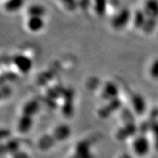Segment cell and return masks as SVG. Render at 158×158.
I'll return each instance as SVG.
<instances>
[{
  "instance_id": "1",
  "label": "cell",
  "mask_w": 158,
  "mask_h": 158,
  "mask_svg": "<svg viewBox=\"0 0 158 158\" xmlns=\"http://www.w3.org/2000/svg\"><path fill=\"white\" fill-rule=\"evenodd\" d=\"M129 152L135 157L143 158L148 155L150 152V142L145 135L139 134L131 138Z\"/></svg>"
},
{
  "instance_id": "2",
  "label": "cell",
  "mask_w": 158,
  "mask_h": 158,
  "mask_svg": "<svg viewBox=\"0 0 158 158\" xmlns=\"http://www.w3.org/2000/svg\"><path fill=\"white\" fill-rule=\"evenodd\" d=\"M25 27L31 33H39L45 27L44 17L27 16L25 21Z\"/></svg>"
},
{
  "instance_id": "3",
  "label": "cell",
  "mask_w": 158,
  "mask_h": 158,
  "mask_svg": "<svg viewBox=\"0 0 158 158\" xmlns=\"http://www.w3.org/2000/svg\"><path fill=\"white\" fill-rule=\"evenodd\" d=\"M25 0H5L2 8L7 13H15L23 8Z\"/></svg>"
},
{
  "instance_id": "4",
  "label": "cell",
  "mask_w": 158,
  "mask_h": 158,
  "mask_svg": "<svg viewBox=\"0 0 158 158\" xmlns=\"http://www.w3.org/2000/svg\"><path fill=\"white\" fill-rule=\"evenodd\" d=\"M14 62L17 68L23 73H27L32 65L31 60L27 56H23V55H18L15 56L14 59Z\"/></svg>"
},
{
  "instance_id": "5",
  "label": "cell",
  "mask_w": 158,
  "mask_h": 158,
  "mask_svg": "<svg viewBox=\"0 0 158 158\" xmlns=\"http://www.w3.org/2000/svg\"><path fill=\"white\" fill-rule=\"evenodd\" d=\"M129 19H130V15H128L127 10H122L113 19V26L116 27V29H121L120 27H123L127 24Z\"/></svg>"
},
{
  "instance_id": "6",
  "label": "cell",
  "mask_w": 158,
  "mask_h": 158,
  "mask_svg": "<svg viewBox=\"0 0 158 158\" xmlns=\"http://www.w3.org/2000/svg\"><path fill=\"white\" fill-rule=\"evenodd\" d=\"M46 14V8L40 3H33L27 6V16H41L44 17Z\"/></svg>"
},
{
  "instance_id": "7",
  "label": "cell",
  "mask_w": 158,
  "mask_h": 158,
  "mask_svg": "<svg viewBox=\"0 0 158 158\" xmlns=\"http://www.w3.org/2000/svg\"><path fill=\"white\" fill-rule=\"evenodd\" d=\"M144 13L148 16L155 18L158 16V2L156 0H148L144 6Z\"/></svg>"
},
{
  "instance_id": "8",
  "label": "cell",
  "mask_w": 158,
  "mask_h": 158,
  "mask_svg": "<svg viewBox=\"0 0 158 158\" xmlns=\"http://www.w3.org/2000/svg\"><path fill=\"white\" fill-rule=\"evenodd\" d=\"M31 118L29 115L23 114V116L19 120L18 123V129L22 132H27L31 127Z\"/></svg>"
},
{
  "instance_id": "9",
  "label": "cell",
  "mask_w": 158,
  "mask_h": 158,
  "mask_svg": "<svg viewBox=\"0 0 158 158\" xmlns=\"http://www.w3.org/2000/svg\"><path fill=\"white\" fill-rule=\"evenodd\" d=\"M148 75L151 79H153L154 81L158 80V58L154 59L152 62L149 64L147 69Z\"/></svg>"
},
{
  "instance_id": "10",
  "label": "cell",
  "mask_w": 158,
  "mask_h": 158,
  "mask_svg": "<svg viewBox=\"0 0 158 158\" xmlns=\"http://www.w3.org/2000/svg\"><path fill=\"white\" fill-rule=\"evenodd\" d=\"M106 7V0H95L94 1V10L98 15H101L105 13Z\"/></svg>"
},
{
  "instance_id": "11",
  "label": "cell",
  "mask_w": 158,
  "mask_h": 158,
  "mask_svg": "<svg viewBox=\"0 0 158 158\" xmlns=\"http://www.w3.org/2000/svg\"><path fill=\"white\" fill-rule=\"evenodd\" d=\"M114 158H135L130 152H122L117 154Z\"/></svg>"
}]
</instances>
